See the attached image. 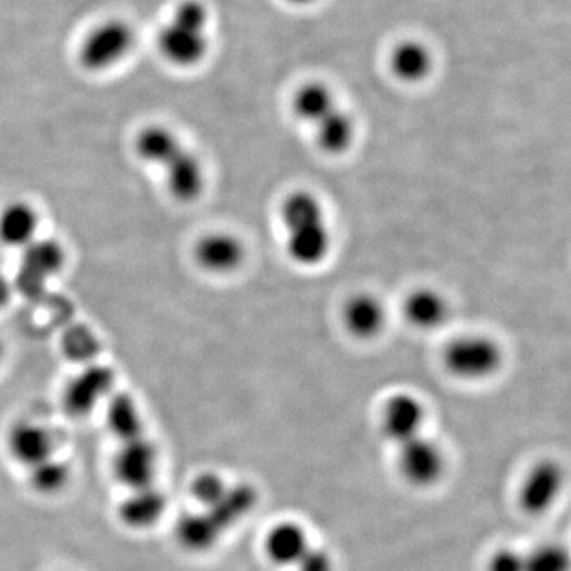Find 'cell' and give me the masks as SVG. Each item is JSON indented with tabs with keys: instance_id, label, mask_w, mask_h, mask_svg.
Wrapping results in <instances>:
<instances>
[{
	"instance_id": "6da1fadb",
	"label": "cell",
	"mask_w": 571,
	"mask_h": 571,
	"mask_svg": "<svg viewBox=\"0 0 571 571\" xmlns=\"http://www.w3.org/2000/svg\"><path fill=\"white\" fill-rule=\"evenodd\" d=\"M259 494L249 483L228 486L218 504L183 514L176 519L175 535L179 548L193 554H206L220 545L227 532L237 527L255 511Z\"/></svg>"
},
{
	"instance_id": "7a4b0ae2",
	"label": "cell",
	"mask_w": 571,
	"mask_h": 571,
	"mask_svg": "<svg viewBox=\"0 0 571 571\" xmlns=\"http://www.w3.org/2000/svg\"><path fill=\"white\" fill-rule=\"evenodd\" d=\"M285 247L294 264L318 266L331 255L332 232L321 200L307 190L289 194L282 206Z\"/></svg>"
},
{
	"instance_id": "3957f363",
	"label": "cell",
	"mask_w": 571,
	"mask_h": 571,
	"mask_svg": "<svg viewBox=\"0 0 571 571\" xmlns=\"http://www.w3.org/2000/svg\"><path fill=\"white\" fill-rule=\"evenodd\" d=\"M209 24L207 7L199 0H185L159 30V53L176 67H194L209 53Z\"/></svg>"
},
{
	"instance_id": "277c9868",
	"label": "cell",
	"mask_w": 571,
	"mask_h": 571,
	"mask_svg": "<svg viewBox=\"0 0 571 571\" xmlns=\"http://www.w3.org/2000/svg\"><path fill=\"white\" fill-rule=\"evenodd\" d=\"M116 439L113 457L114 480L131 493L158 487L159 451L147 427Z\"/></svg>"
},
{
	"instance_id": "5b68a950",
	"label": "cell",
	"mask_w": 571,
	"mask_h": 571,
	"mask_svg": "<svg viewBox=\"0 0 571 571\" xmlns=\"http://www.w3.org/2000/svg\"><path fill=\"white\" fill-rule=\"evenodd\" d=\"M135 45L133 26L112 18L97 24L79 45L78 61L86 71L105 72L129 57Z\"/></svg>"
},
{
	"instance_id": "8992f818",
	"label": "cell",
	"mask_w": 571,
	"mask_h": 571,
	"mask_svg": "<svg viewBox=\"0 0 571 571\" xmlns=\"http://www.w3.org/2000/svg\"><path fill=\"white\" fill-rule=\"evenodd\" d=\"M446 369L459 380L481 381L491 378L504 363V352L493 338L484 335H466L449 343L445 349Z\"/></svg>"
},
{
	"instance_id": "52a82bcc",
	"label": "cell",
	"mask_w": 571,
	"mask_h": 571,
	"mask_svg": "<svg viewBox=\"0 0 571 571\" xmlns=\"http://www.w3.org/2000/svg\"><path fill=\"white\" fill-rule=\"evenodd\" d=\"M397 448V469L408 486L414 489H431L445 476L446 455L434 439L422 434Z\"/></svg>"
},
{
	"instance_id": "ba28073f",
	"label": "cell",
	"mask_w": 571,
	"mask_h": 571,
	"mask_svg": "<svg viewBox=\"0 0 571 571\" xmlns=\"http://www.w3.org/2000/svg\"><path fill=\"white\" fill-rule=\"evenodd\" d=\"M114 370L102 363H91L69 381L62 394V408L72 418H86L112 394Z\"/></svg>"
},
{
	"instance_id": "9c48e42d",
	"label": "cell",
	"mask_w": 571,
	"mask_h": 571,
	"mask_svg": "<svg viewBox=\"0 0 571 571\" xmlns=\"http://www.w3.org/2000/svg\"><path fill=\"white\" fill-rule=\"evenodd\" d=\"M21 251L23 256L16 283L24 294L34 296L44 289L48 280L61 272L65 264V251L61 244L50 238H37Z\"/></svg>"
},
{
	"instance_id": "30bf717a",
	"label": "cell",
	"mask_w": 571,
	"mask_h": 571,
	"mask_svg": "<svg viewBox=\"0 0 571 571\" xmlns=\"http://www.w3.org/2000/svg\"><path fill=\"white\" fill-rule=\"evenodd\" d=\"M566 473L554 460L535 463L519 489V507L524 513L542 516L551 510L562 494Z\"/></svg>"
},
{
	"instance_id": "8fae6325",
	"label": "cell",
	"mask_w": 571,
	"mask_h": 571,
	"mask_svg": "<svg viewBox=\"0 0 571 571\" xmlns=\"http://www.w3.org/2000/svg\"><path fill=\"white\" fill-rule=\"evenodd\" d=\"M194 262L210 275L224 276L237 272L247 259L244 240L231 232L214 231L202 235L193 248Z\"/></svg>"
},
{
	"instance_id": "7c38bea8",
	"label": "cell",
	"mask_w": 571,
	"mask_h": 571,
	"mask_svg": "<svg viewBox=\"0 0 571 571\" xmlns=\"http://www.w3.org/2000/svg\"><path fill=\"white\" fill-rule=\"evenodd\" d=\"M427 411L413 394L399 393L389 397L381 411V432L396 446L424 434Z\"/></svg>"
},
{
	"instance_id": "4fadbf2b",
	"label": "cell",
	"mask_w": 571,
	"mask_h": 571,
	"mask_svg": "<svg viewBox=\"0 0 571 571\" xmlns=\"http://www.w3.org/2000/svg\"><path fill=\"white\" fill-rule=\"evenodd\" d=\"M10 456L26 472L58 457V442L53 432L34 421H21L10 429L7 437Z\"/></svg>"
},
{
	"instance_id": "5bb4252c",
	"label": "cell",
	"mask_w": 571,
	"mask_h": 571,
	"mask_svg": "<svg viewBox=\"0 0 571 571\" xmlns=\"http://www.w3.org/2000/svg\"><path fill=\"white\" fill-rule=\"evenodd\" d=\"M161 171L164 172L165 188L176 202H194L206 190V167L202 161L186 147L176 152Z\"/></svg>"
},
{
	"instance_id": "9a60e30c",
	"label": "cell",
	"mask_w": 571,
	"mask_h": 571,
	"mask_svg": "<svg viewBox=\"0 0 571 571\" xmlns=\"http://www.w3.org/2000/svg\"><path fill=\"white\" fill-rule=\"evenodd\" d=\"M310 548L307 529L296 521L278 522L270 529L264 539L266 560L280 569H294Z\"/></svg>"
},
{
	"instance_id": "2e32d148",
	"label": "cell",
	"mask_w": 571,
	"mask_h": 571,
	"mask_svg": "<svg viewBox=\"0 0 571 571\" xmlns=\"http://www.w3.org/2000/svg\"><path fill=\"white\" fill-rule=\"evenodd\" d=\"M40 214L26 200H13L0 210V245L24 249L37 240Z\"/></svg>"
},
{
	"instance_id": "e0dca14e",
	"label": "cell",
	"mask_w": 571,
	"mask_h": 571,
	"mask_svg": "<svg viewBox=\"0 0 571 571\" xmlns=\"http://www.w3.org/2000/svg\"><path fill=\"white\" fill-rule=\"evenodd\" d=\"M386 307L372 294H358L343 308V323L349 334L362 340L375 338L386 325Z\"/></svg>"
},
{
	"instance_id": "ac0fdd59",
	"label": "cell",
	"mask_w": 571,
	"mask_h": 571,
	"mask_svg": "<svg viewBox=\"0 0 571 571\" xmlns=\"http://www.w3.org/2000/svg\"><path fill=\"white\" fill-rule=\"evenodd\" d=\"M167 510V495L159 487L131 493L123 498L117 516L126 527L133 531H147L161 521Z\"/></svg>"
},
{
	"instance_id": "d6986e66",
	"label": "cell",
	"mask_w": 571,
	"mask_h": 571,
	"mask_svg": "<svg viewBox=\"0 0 571 571\" xmlns=\"http://www.w3.org/2000/svg\"><path fill=\"white\" fill-rule=\"evenodd\" d=\"M178 135L161 124H151L135 135L134 151L145 164L162 169L182 148Z\"/></svg>"
},
{
	"instance_id": "ffe728a7",
	"label": "cell",
	"mask_w": 571,
	"mask_h": 571,
	"mask_svg": "<svg viewBox=\"0 0 571 571\" xmlns=\"http://www.w3.org/2000/svg\"><path fill=\"white\" fill-rule=\"evenodd\" d=\"M404 313L408 323L419 331H435L448 320L449 307L437 290L418 289L405 300Z\"/></svg>"
},
{
	"instance_id": "44dd1931",
	"label": "cell",
	"mask_w": 571,
	"mask_h": 571,
	"mask_svg": "<svg viewBox=\"0 0 571 571\" xmlns=\"http://www.w3.org/2000/svg\"><path fill=\"white\" fill-rule=\"evenodd\" d=\"M393 74L401 82H422L432 71V54L419 41L408 40L397 45L390 54Z\"/></svg>"
},
{
	"instance_id": "7402d4cb",
	"label": "cell",
	"mask_w": 571,
	"mask_h": 571,
	"mask_svg": "<svg viewBox=\"0 0 571 571\" xmlns=\"http://www.w3.org/2000/svg\"><path fill=\"white\" fill-rule=\"evenodd\" d=\"M316 141L327 154H343L356 138L355 121L348 113L335 109L314 126Z\"/></svg>"
},
{
	"instance_id": "603a6c76",
	"label": "cell",
	"mask_w": 571,
	"mask_h": 571,
	"mask_svg": "<svg viewBox=\"0 0 571 571\" xmlns=\"http://www.w3.org/2000/svg\"><path fill=\"white\" fill-rule=\"evenodd\" d=\"M294 113L305 123L316 126L324 116L337 109L335 97L323 83H308L294 96Z\"/></svg>"
},
{
	"instance_id": "cb8c5ba5",
	"label": "cell",
	"mask_w": 571,
	"mask_h": 571,
	"mask_svg": "<svg viewBox=\"0 0 571 571\" xmlns=\"http://www.w3.org/2000/svg\"><path fill=\"white\" fill-rule=\"evenodd\" d=\"M72 470L64 460L54 457L27 472L30 487L40 495L62 493L71 481Z\"/></svg>"
},
{
	"instance_id": "d4e9b609",
	"label": "cell",
	"mask_w": 571,
	"mask_h": 571,
	"mask_svg": "<svg viewBox=\"0 0 571 571\" xmlns=\"http://www.w3.org/2000/svg\"><path fill=\"white\" fill-rule=\"evenodd\" d=\"M525 571H570L569 551L557 543L535 546L525 554Z\"/></svg>"
},
{
	"instance_id": "484cf974",
	"label": "cell",
	"mask_w": 571,
	"mask_h": 571,
	"mask_svg": "<svg viewBox=\"0 0 571 571\" xmlns=\"http://www.w3.org/2000/svg\"><path fill=\"white\" fill-rule=\"evenodd\" d=\"M228 486L231 483L220 473L202 472L194 477L189 494L197 507L207 508L218 504L226 495Z\"/></svg>"
},
{
	"instance_id": "4316f807",
	"label": "cell",
	"mask_w": 571,
	"mask_h": 571,
	"mask_svg": "<svg viewBox=\"0 0 571 571\" xmlns=\"http://www.w3.org/2000/svg\"><path fill=\"white\" fill-rule=\"evenodd\" d=\"M486 571H525V554L514 548H500L491 556Z\"/></svg>"
},
{
	"instance_id": "83f0119b",
	"label": "cell",
	"mask_w": 571,
	"mask_h": 571,
	"mask_svg": "<svg viewBox=\"0 0 571 571\" xmlns=\"http://www.w3.org/2000/svg\"><path fill=\"white\" fill-rule=\"evenodd\" d=\"M294 569L296 571H335V560L331 553L311 545Z\"/></svg>"
},
{
	"instance_id": "f1b7e54d",
	"label": "cell",
	"mask_w": 571,
	"mask_h": 571,
	"mask_svg": "<svg viewBox=\"0 0 571 571\" xmlns=\"http://www.w3.org/2000/svg\"><path fill=\"white\" fill-rule=\"evenodd\" d=\"M12 294L13 286L3 276H0V311L9 305Z\"/></svg>"
},
{
	"instance_id": "f546056e",
	"label": "cell",
	"mask_w": 571,
	"mask_h": 571,
	"mask_svg": "<svg viewBox=\"0 0 571 571\" xmlns=\"http://www.w3.org/2000/svg\"><path fill=\"white\" fill-rule=\"evenodd\" d=\"M286 2L294 3V5H307V3L314 2V0H286Z\"/></svg>"
},
{
	"instance_id": "4dcf8cb0",
	"label": "cell",
	"mask_w": 571,
	"mask_h": 571,
	"mask_svg": "<svg viewBox=\"0 0 571 571\" xmlns=\"http://www.w3.org/2000/svg\"><path fill=\"white\" fill-rule=\"evenodd\" d=\"M2 356H3V345H2V342H0V361H2Z\"/></svg>"
}]
</instances>
